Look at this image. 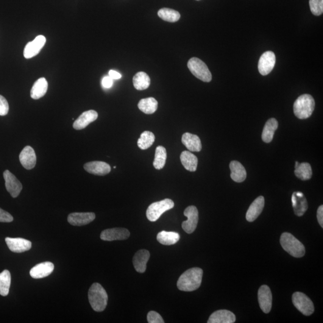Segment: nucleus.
Segmentation results:
<instances>
[{"mask_svg":"<svg viewBox=\"0 0 323 323\" xmlns=\"http://www.w3.org/2000/svg\"><path fill=\"white\" fill-rule=\"evenodd\" d=\"M9 105L7 99L0 95V116L7 115L9 113Z\"/></svg>","mask_w":323,"mask_h":323,"instance_id":"obj_39","label":"nucleus"},{"mask_svg":"<svg viewBox=\"0 0 323 323\" xmlns=\"http://www.w3.org/2000/svg\"><path fill=\"white\" fill-rule=\"evenodd\" d=\"M5 240L10 251L13 253H24L29 251L32 247V242L26 239L7 237L5 239Z\"/></svg>","mask_w":323,"mask_h":323,"instance_id":"obj_14","label":"nucleus"},{"mask_svg":"<svg viewBox=\"0 0 323 323\" xmlns=\"http://www.w3.org/2000/svg\"><path fill=\"white\" fill-rule=\"evenodd\" d=\"M13 221V217L11 214L2 209L0 208V222L10 223Z\"/></svg>","mask_w":323,"mask_h":323,"instance_id":"obj_40","label":"nucleus"},{"mask_svg":"<svg viewBox=\"0 0 323 323\" xmlns=\"http://www.w3.org/2000/svg\"><path fill=\"white\" fill-rule=\"evenodd\" d=\"M180 160L186 169L191 172L196 171L198 160L191 152L184 151L180 155Z\"/></svg>","mask_w":323,"mask_h":323,"instance_id":"obj_28","label":"nucleus"},{"mask_svg":"<svg viewBox=\"0 0 323 323\" xmlns=\"http://www.w3.org/2000/svg\"><path fill=\"white\" fill-rule=\"evenodd\" d=\"M108 74H109V76L113 80H118L122 77V75L120 74L119 72L113 70V69H111V70L108 72Z\"/></svg>","mask_w":323,"mask_h":323,"instance_id":"obj_43","label":"nucleus"},{"mask_svg":"<svg viewBox=\"0 0 323 323\" xmlns=\"http://www.w3.org/2000/svg\"><path fill=\"white\" fill-rule=\"evenodd\" d=\"M113 84V80L110 76L103 78L102 85L104 88H110Z\"/></svg>","mask_w":323,"mask_h":323,"instance_id":"obj_41","label":"nucleus"},{"mask_svg":"<svg viewBox=\"0 0 323 323\" xmlns=\"http://www.w3.org/2000/svg\"><path fill=\"white\" fill-rule=\"evenodd\" d=\"M129 231L125 228H113L103 230L100 238L103 241L125 240L129 237Z\"/></svg>","mask_w":323,"mask_h":323,"instance_id":"obj_13","label":"nucleus"},{"mask_svg":"<svg viewBox=\"0 0 323 323\" xmlns=\"http://www.w3.org/2000/svg\"><path fill=\"white\" fill-rule=\"evenodd\" d=\"M155 140V136L153 133L150 131H144L141 133L140 138L138 139V146L142 150H146L152 146Z\"/></svg>","mask_w":323,"mask_h":323,"instance_id":"obj_36","label":"nucleus"},{"mask_svg":"<svg viewBox=\"0 0 323 323\" xmlns=\"http://www.w3.org/2000/svg\"><path fill=\"white\" fill-rule=\"evenodd\" d=\"M47 89H48V83L45 78H40L32 86L31 90V97L34 99L42 98L45 96Z\"/></svg>","mask_w":323,"mask_h":323,"instance_id":"obj_26","label":"nucleus"},{"mask_svg":"<svg viewBox=\"0 0 323 323\" xmlns=\"http://www.w3.org/2000/svg\"><path fill=\"white\" fill-rule=\"evenodd\" d=\"M84 169L89 173L101 176L109 174L111 171L110 166L101 161H93L86 163L84 165Z\"/></svg>","mask_w":323,"mask_h":323,"instance_id":"obj_17","label":"nucleus"},{"mask_svg":"<svg viewBox=\"0 0 323 323\" xmlns=\"http://www.w3.org/2000/svg\"><path fill=\"white\" fill-rule=\"evenodd\" d=\"M188 66L194 76L203 82H210L212 80V75L210 69L199 58L195 57L191 58L188 61Z\"/></svg>","mask_w":323,"mask_h":323,"instance_id":"obj_5","label":"nucleus"},{"mask_svg":"<svg viewBox=\"0 0 323 323\" xmlns=\"http://www.w3.org/2000/svg\"><path fill=\"white\" fill-rule=\"evenodd\" d=\"M19 161L22 165L28 170L34 168L37 162V157L32 147H25L19 155Z\"/></svg>","mask_w":323,"mask_h":323,"instance_id":"obj_15","label":"nucleus"},{"mask_svg":"<svg viewBox=\"0 0 323 323\" xmlns=\"http://www.w3.org/2000/svg\"><path fill=\"white\" fill-rule=\"evenodd\" d=\"M294 174L300 180H308L311 179L312 175H313V171H312L310 164L306 162L299 163L298 162H296Z\"/></svg>","mask_w":323,"mask_h":323,"instance_id":"obj_29","label":"nucleus"},{"mask_svg":"<svg viewBox=\"0 0 323 323\" xmlns=\"http://www.w3.org/2000/svg\"><path fill=\"white\" fill-rule=\"evenodd\" d=\"M150 256V253L147 250H140L135 253L133 258V264L136 272L144 273L146 271Z\"/></svg>","mask_w":323,"mask_h":323,"instance_id":"obj_23","label":"nucleus"},{"mask_svg":"<svg viewBox=\"0 0 323 323\" xmlns=\"http://www.w3.org/2000/svg\"><path fill=\"white\" fill-rule=\"evenodd\" d=\"M280 244L283 249L294 258H302L305 254V246L291 233H282L280 238Z\"/></svg>","mask_w":323,"mask_h":323,"instance_id":"obj_4","label":"nucleus"},{"mask_svg":"<svg viewBox=\"0 0 323 323\" xmlns=\"http://www.w3.org/2000/svg\"><path fill=\"white\" fill-rule=\"evenodd\" d=\"M174 207V202L170 199H165L161 201L153 203L147 208L146 216L150 222L158 221L166 211Z\"/></svg>","mask_w":323,"mask_h":323,"instance_id":"obj_6","label":"nucleus"},{"mask_svg":"<svg viewBox=\"0 0 323 323\" xmlns=\"http://www.w3.org/2000/svg\"><path fill=\"white\" fill-rule=\"evenodd\" d=\"M11 285V275L9 271L4 270L0 273V295L6 296L9 293Z\"/></svg>","mask_w":323,"mask_h":323,"instance_id":"obj_33","label":"nucleus"},{"mask_svg":"<svg viewBox=\"0 0 323 323\" xmlns=\"http://www.w3.org/2000/svg\"><path fill=\"white\" fill-rule=\"evenodd\" d=\"M258 300L261 310L263 313H269L272 308V295L271 289L268 286H261L258 289Z\"/></svg>","mask_w":323,"mask_h":323,"instance_id":"obj_12","label":"nucleus"},{"mask_svg":"<svg viewBox=\"0 0 323 323\" xmlns=\"http://www.w3.org/2000/svg\"><path fill=\"white\" fill-rule=\"evenodd\" d=\"M180 238L179 234L174 232L162 231L157 235L158 242L165 246H171V245L176 244L179 241Z\"/></svg>","mask_w":323,"mask_h":323,"instance_id":"obj_30","label":"nucleus"},{"mask_svg":"<svg viewBox=\"0 0 323 323\" xmlns=\"http://www.w3.org/2000/svg\"><path fill=\"white\" fill-rule=\"evenodd\" d=\"M275 63H276V57L274 53L272 51L264 52L258 61V71L262 76H266L274 69Z\"/></svg>","mask_w":323,"mask_h":323,"instance_id":"obj_9","label":"nucleus"},{"mask_svg":"<svg viewBox=\"0 0 323 323\" xmlns=\"http://www.w3.org/2000/svg\"><path fill=\"white\" fill-rule=\"evenodd\" d=\"M293 305L300 313L306 316H310L314 312L313 302L302 292H295L292 296Z\"/></svg>","mask_w":323,"mask_h":323,"instance_id":"obj_7","label":"nucleus"},{"mask_svg":"<svg viewBox=\"0 0 323 323\" xmlns=\"http://www.w3.org/2000/svg\"><path fill=\"white\" fill-rule=\"evenodd\" d=\"M158 15L162 20L169 22H177L180 18L179 12L169 8H162L160 9L158 11Z\"/></svg>","mask_w":323,"mask_h":323,"instance_id":"obj_35","label":"nucleus"},{"mask_svg":"<svg viewBox=\"0 0 323 323\" xmlns=\"http://www.w3.org/2000/svg\"><path fill=\"white\" fill-rule=\"evenodd\" d=\"M98 117V114L96 111L91 110L85 111L74 122L73 128L76 130L85 129L92 122L96 121Z\"/></svg>","mask_w":323,"mask_h":323,"instance_id":"obj_18","label":"nucleus"},{"mask_svg":"<svg viewBox=\"0 0 323 323\" xmlns=\"http://www.w3.org/2000/svg\"><path fill=\"white\" fill-rule=\"evenodd\" d=\"M278 122L275 118H271L264 125L261 138L264 143H271L274 138L275 130L278 129Z\"/></svg>","mask_w":323,"mask_h":323,"instance_id":"obj_27","label":"nucleus"},{"mask_svg":"<svg viewBox=\"0 0 323 323\" xmlns=\"http://www.w3.org/2000/svg\"><path fill=\"white\" fill-rule=\"evenodd\" d=\"M310 7L312 13L315 16H320L323 13V0H310Z\"/></svg>","mask_w":323,"mask_h":323,"instance_id":"obj_37","label":"nucleus"},{"mask_svg":"<svg viewBox=\"0 0 323 323\" xmlns=\"http://www.w3.org/2000/svg\"><path fill=\"white\" fill-rule=\"evenodd\" d=\"M182 141L189 151L199 152L202 149L201 141L196 135L185 133L182 136Z\"/></svg>","mask_w":323,"mask_h":323,"instance_id":"obj_25","label":"nucleus"},{"mask_svg":"<svg viewBox=\"0 0 323 323\" xmlns=\"http://www.w3.org/2000/svg\"><path fill=\"white\" fill-rule=\"evenodd\" d=\"M184 214L188 217V220L182 223V228L187 233H193L195 230L197 224H198V210L195 206H189L184 211Z\"/></svg>","mask_w":323,"mask_h":323,"instance_id":"obj_8","label":"nucleus"},{"mask_svg":"<svg viewBox=\"0 0 323 323\" xmlns=\"http://www.w3.org/2000/svg\"><path fill=\"white\" fill-rule=\"evenodd\" d=\"M203 271L199 268H191L181 275L177 281V288L181 291H193L201 285Z\"/></svg>","mask_w":323,"mask_h":323,"instance_id":"obj_1","label":"nucleus"},{"mask_svg":"<svg viewBox=\"0 0 323 323\" xmlns=\"http://www.w3.org/2000/svg\"><path fill=\"white\" fill-rule=\"evenodd\" d=\"M196 1H199V0H196Z\"/></svg>","mask_w":323,"mask_h":323,"instance_id":"obj_44","label":"nucleus"},{"mask_svg":"<svg viewBox=\"0 0 323 323\" xmlns=\"http://www.w3.org/2000/svg\"><path fill=\"white\" fill-rule=\"evenodd\" d=\"M96 219L94 213H73L69 214L68 222L72 226H81L90 224Z\"/></svg>","mask_w":323,"mask_h":323,"instance_id":"obj_19","label":"nucleus"},{"mask_svg":"<svg viewBox=\"0 0 323 323\" xmlns=\"http://www.w3.org/2000/svg\"><path fill=\"white\" fill-rule=\"evenodd\" d=\"M89 301L93 310L96 312H102L106 308L108 303V295L105 290L99 283H94L88 292Z\"/></svg>","mask_w":323,"mask_h":323,"instance_id":"obj_2","label":"nucleus"},{"mask_svg":"<svg viewBox=\"0 0 323 323\" xmlns=\"http://www.w3.org/2000/svg\"><path fill=\"white\" fill-rule=\"evenodd\" d=\"M292 206L297 216H302L308 210V202L302 192H295L291 196Z\"/></svg>","mask_w":323,"mask_h":323,"instance_id":"obj_16","label":"nucleus"},{"mask_svg":"<svg viewBox=\"0 0 323 323\" xmlns=\"http://www.w3.org/2000/svg\"><path fill=\"white\" fill-rule=\"evenodd\" d=\"M5 188L14 198L17 197L22 190V184L17 178L9 170H5L3 173Z\"/></svg>","mask_w":323,"mask_h":323,"instance_id":"obj_11","label":"nucleus"},{"mask_svg":"<svg viewBox=\"0 0 323 323\" xmlns=\"http://www.w3.org/2000/svg\"><path fill=\"white\" fill-rule=\"evenodd\" d=\"M133 84L136 90H146L150 85V77L146 72H138L133 77Z\"/></svg>","mask_w":323,"mask_h":323,"instance_id":"obj_32","label":"nucleus"},{"mask_svg":"<svg viewBox=\"0 0 323 323\" xmlns=\"http://www.w3.org/2000/svg\"><path fill=\"white\" fill-rule=\"evenodd\" d=\"M236 321V317L232 312L222 310L214 312L209 318L208 323H233Z\"/></svg>","mask_w":323,"mask_h":323,"instance_id":"obj_22","label":"nucleus"},{"mask_svg":"<svg viewBox=\"0 0 323 323\" xmlns=\"http://www.w3.org/2000/svg\"><path fill=\"white\" fill-rule=\"evenodd\" d=\"M317 219L321 227H323V206L320 205L317 210Z\"/></svg>","mask_w":323,"mask_h":323,"instance_id":"obj_42","label":"nucleus"},{"mask_svg":"<svg viewBox=\"0 0 323 323\" xmlns=\"http://www.w3.org/2000/svg\"><path fill=\"white\" fill-rule=\"evenodd\" d=\"M139 109L147 115L154 113L158 109V102L157 99L152 97L142 99L138 102Z\"/></svg>","mask_w":323,"mask_h":323,"instance_id":"obj_31","label":"nucleus"},{"mask_svg":"<svg viewBox=\"0 0 323 323\" xmlns=\"http://www.w3.org/2000/svg\"><path fill=\"white\" fill-rule=\"evenodd\" d=\"M46 43V38L44 35L36 37L34 40L27 44L24 51V56L26 59H30L37 55Z\"/></svg>","mask_w":323,"mask_h":323,"instance_id":"obj_10","label":"nucleus"},{"mask_svg":"<svg viewBox=\"0 0 323 323\" xmlns=\"http://www.w3.org/2000/svg\"><path fill=\"white\" fill-rule=\"evenodd\" d=\"M264 206V198L262 196H258L251 205L250 206L246 214V219L248 222H253L258 219L262 212Z\"/></svg>","mask_w":323,"mask_h":323,"instance_id":"obj_21","label":"nucleus"},{"mask_svg":"<svg viewBox=\"0 0 323 323\" xmlns=\"http://www.w3.org/2000/svg\"><path fill=\"white\" fill-rule=\"evenodd\" d=\"M167 158L166 150L163 146H158L156 149L153 166L157 169H161L165 166Z\"/></svg>","mask_w":323,"mask_h":323,"instance_id":"obj_34","label":"nucleus"},{"mask_svg":"<svg viewBox=\"0 0 323 323\" xmlns=\"http://www.w3.org/2000/svg\"><path fill=\"white\" fill-rule=\"evenodd\" d=\"M315 101L311 95L303 94L298 97L293 105L294 115L299 119L310 118L315 108Z\"/></svg>","mask_w":323,"mask_h":323,"instance_id":"obj_3","label":"nucleus"},{"mask_svg":"<svg viewBox=\"0 0 323 323\" xmlns=\"http://www.w3.org/2000/svg\"><path fill=\"white\" fill-rule=\"evenodd\" d=\"M54 270V264L50 261L37 264L31 269L30 275L35 279L45 278L51 275Z\"/></svg>","mask_w":323,"mask_h":323,"instance_id":"obj_20","label":"nucleus"},{"mask_svg":"<svg viewBox=\"0 0 323 323\" xmlns=\"http://www.w3.org/2000/svg\"><path fill=\"white\" fill-rule=\"evenodd\" d=\"M230 177L234 182H243L247 177V172L244 166L238 161H233L229 164Z\"/></svg>","mask_w":323,"mask_h":323,"instance_id":"obj_24","label":"nucleus"},{"mask_svg":"<svg viewBox=\"0 0 323 323\" xmlns=\"http://www.w3.org/2000/svg\"><path fill=\"white\" fill-rule=\"evenodd\" d=\"M147 321L149 323H163L164 321L161 315L155 311H150L147 314Z\"/></svg>","mask_w":323,"mask_h":323,"instance_id":"obj_38","label":"nucleus"}]
</instances>
